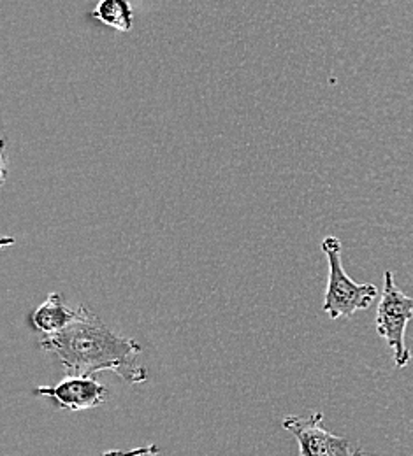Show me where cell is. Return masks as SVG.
Listing matches in <instances>:
<instances>
[{
    "label": "cell",
    "instance_id": "6da1fadb",
    "mask_svg": "<svg viewBox=\"0 0 413 456\" xmlns=\"http://www.w3.org/2000/svg\"><path fill=\"white\" fill-rule=\"evenodd\" d=\"M41 347L59 356L67 374L113 372L128 385H141L148 379L146 369L137 360L141 346L113 332L87 307H81V314L69 327L46 336Z\"/></svg>",
    "mask_w": 413,
    "mask_h": 456
},
{
    "label": "cell",
    "instance_id": "8992f818",
    "mask_svg": "<svg viewBox=\"0 0 413 456\" xmlns=\"http://www.w3.org/2000/svg\"><path fill=\"white\" fill-rule=\"evenodd\" d=\"M79 314H81V307L70 309L63 304L59 293H50L48 298L34 311L32 323L39 332H45L46 336H50L69 327Z\"/></svg>",
    "mask_w": 413,
    "mask_h": 456
},
{
    "label": "cell",
    "instance_id": "7a4b0ae2",
    "mask_svg": "<svg viewBox=\"0 0 413 456\" xmlns=\"http://www.w3.org/2000/svg\"><path fill=\"white\" fill-rule=\"evenodd\" d=\"M322 251L329 262V285L322 309L331 320L352 318L355 313L371 307L378 297V288L369 283L359 285L351 280L342 264V240L327 235L322 240Z\"/></svg>",
    "mask_w": 413,
    "mask_h": 456
},
{
    "label": "cell",
    "instance_id": "52a82bcc",
    "mask_svg": "<svg viewBox=\"0 0 413 456\" xmlns=\"http://www.w3.org/2000/svg\"><path fill=\"white\" fill-rule=\"evenodd\" d=\"M94 16L120 32H128L132 28L134 14L128 0H101L94 11Z\"/></svg>",
    "mask_w": 413,
    "mask_h": 456
},
{
    "label": "cell",
    "instance_id": "277c9868",
    "mask_svg": "<svg viewBox=\"0 0 413 456\" xmlns=\"http://www.w3.org/2000/svg\"><path fill=\"white\" fill-rule=\"evenodd\" d=\"M324 414L313 412L308 418L287 416L282 427L291 432L299 443L302 456H357L364 455L345 437H338L322 427Z\"/></svg>",
    "mask_w": 413,
    "mask_h": 456
},
{
    "label": "cell",
    "instance_id": "3957f363",
    "mask_svg": "<svg viewBox=\"0 0 413 456\" xmlns=\"http://www.w3.org/2000/svg\"><path fill=\"white\" fill-rule=\"evenodd\" d=\"M413 318V298L405 295L387 271L384 291L376 307V334L392 349L396 367L405 369L412 362V351L407 346V329Z\"/></svg>",
    "mask_w": 413,
    "mask_h": 456
},
{
    "label": "cell",
    "instance_id": "ba28073f",
    "mask_svg": "<svg viewBox=\"0 0 413 456\" xmlns=\"http://www.w3.org/2000/svg\"><path fill=\"white\" fill-rule=\"evenodd\" d=\"M7 179V150H5V141L0 139V186Z\"/></svg>",
    "mask_w": 413,
    "mask_h": 456
},
{
    "label": "cell",
    "instance_id": "9c48e42d",
    "mask_svg": "<svg viewBox=\"0 0 413 456\" xmlns=\"http://www.w3.org/2000/svg\"><path fill=\"white\" fill-rule=\"evenodd\" d=\"M16 240L14 237H0V248H7V246H12Z\"/></svg>",
    "mask_w": 413,
    "mask_h": 456
},
{
    "label": "cell",
    "instance_id": "5b68a950",
    "mask_svg": "<svg viewBox=\"0 0 413 456\" xmlns=\"http://www.w3.org/2000/svg\"><path fill=\"white\" fill-rule=\"evenodd\" d=\"M36 395L48 397L59 403L62 409L87 411L104 403L108 390L104 385L94 379V376L69 374L54 387H41L34 392Z\"/></svg>",
    "mask_w": 413,
    "mask_h": 456
}]
</instances>
